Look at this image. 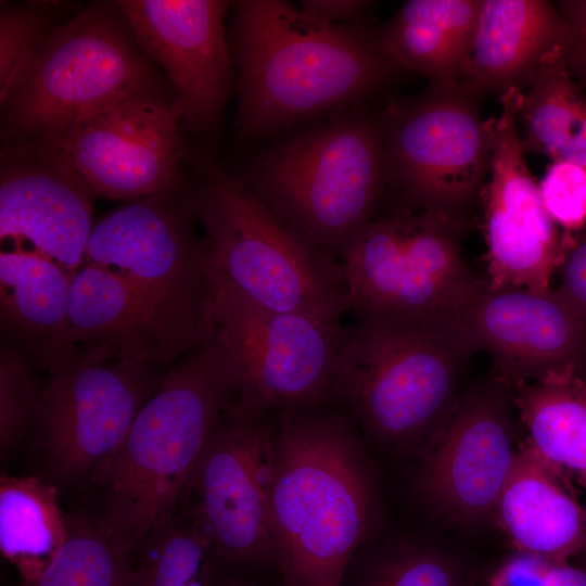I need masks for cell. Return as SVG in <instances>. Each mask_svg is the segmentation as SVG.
<instances>
[{"mask_svg":"<svg viewBox=\"0 0 586 586\" xmlns=\"http://www.w3.org/2000/svg\"><path fill=\"white\" fill-rule=\"evenodd\" d=\"M216 277L253 303L341 324L348 311L339 260L245 180L207 170L187 186Z\"/></svg>","mask_w":586,"mask_h":586,"instance_id":"5","label":"cell"},{"mask_svg":"<svg viewBox=\"0 0 586 586\" xmlns=\"http://www.w3.org/2000/svg\"><path fill=\"white\" fill-rule=\"evenodd\" d=\"M522 90L501 94L498 116L486 119L491 169L481 193L492 286L514 285L547 293L565 249L524 158L518 126Z\"/></svg>","mask_w":586,"mask_h":586,"instance_id":"16","label":"cell"},{"mask_svg":"<svg viewBox=\"0 0 586 586\" xmlns=\"http://www.w3.org/2000/svg\"><path fill=\"white\" fill-rule=\"evenodd\" d=\"M525 89L518 107L524 153L586 167V95L564 51L552 52Z\"/></svg>","mask_w":586,"mask_h":586,"instance_id":"26","label":"cell"},{"mask_svg":"<svg viewBox=\"0 0 586 586\" xmlns=\"http://www.w3.org/2000/svg\"><path fill=\"white\" fill-rule=\"evenodd\" d=\"M18 351L0 345V454L4 459L31 431L42 411L43 385Z\"/></svg>","mask_w":586,"mask_h":586,"instance_id":"31","label":"cell"},{"mask_svg":"<svg viewBox=\"0 0 586 586\" xmlns=\"http://www.w3.org/2000/svg\"><path fill=\"white\" fill-rule=\"evenodd\" d=\"M271 418L231 406L217 421L178 514L220 570L272 566L269 509Z\"/></svg>","mask_w":586,"mask_h":586,"instance_id":"12","label":"cell"},{"mask_svg":"<svg viewBox=\"0 0 586 586\" xmlns=\"http://www.w3.org/2000/svg\"><path fill=\"white\" fill-rule=\"evenodd\" d=\"M344 332L342 323L264 308L216 277L211 334L243 412L333 406Z\"/></svg>","mask_w":586,"mask_h":586,"instance_id":"10","label":"cell"},{"mask_svg":"<svg viewBox=\"0 0 586 586\" xmlns=\"http://www.w3.org/2000/svg\"><path fill=\"white\" fill-rule=\"evenodd\" d=\"M524 437L508 384L492 370L467 384L443 431L419 458L420 501L457 526L494 520Z\"/></svg>","mask_w":586,"mask_h":586,"instance_id":"14","label":"cell"},{"mask_svg":"<svg viewBox=\"0 0 586 586\" xmlns=\"http://www.w3.org/2000/svg\"><path fill=\"white\" fill-rule=\"evenodd\" d=\"M577 372L586 382V357L584 361L581 364V366L577 368Z\"/></svg>","mask_w":586,"mask_h":586,"instance_id":"40","label":"cell"},{"mask_svg":"<svg viewBox=\"0 0 586 586\" xmlns=\"http://www.w3.org/2000/svg\"><path fill=\"white\" fill-rule=\"evenodd\" d=\"M182 132L175 97L161 86L78 120L54 141L94 195L133 200L182 180Z\"/></svg>","mask_w":586,"mask_h":586,"instance_id":"15","label":"cell"},{"mask_svg":"<svg viewBox=\"0 0 586 586\" xmlns=\"http://www.w3.org/2000/svg\"><path fill=\"white\" fill-rule=\"evenodd\" d=\"M233 403L232 373L211 334L170 366L95 471L90 482L102 499L99 518L128 552L177 514L212 431Z\"/></svg>","mask_w":586,"mask_h":586,"instance_id":"3","label":"cell"},{"mask_svg":"<svg viewBox=\"0 0 586 586\" xmlns=\"http://www.w3.org/2000/svg\"><path fill=\"white\" fill-rule=\"evenodd\" d=\"M576 560H577V565L586 570V549Z\"/></svg>","mask_w":586,"mask_h":586,"instance_id":"41","label":"cell"},{"mask_svg":"<svg viewBox=\"0 0 586 586\" xmlns=\"http://www.w3.org/2000/svg\"><path fill=\"white\" fill-rule=\"evenodd\" d=\"M187 184L133 199L97 222L85 263L124 279L190 352L211 335L216 273Z\"/></svg>","mask_w":586,"mask_h":586,"instance_id":"9","label":"cell"},{"mask_svg":"<svg viewBox=\"0 0 586 586\" xmlns=\"http://www.w3.org/2000/svg\"><path fill=\"white\" fill-rule=\"evenodd\" d=\"M468 229L469 224L436 212L382 205L337 257L356 323H459L481 280L463 255Z\"/></svg>","mask_w":586,"mask_h":586,"instance_id":"6","label":"cell"},{"mask_svg":"<svg viewBox=\"0 0 586 586\" xmlns=\"http://www.w3.org/2000/svg\"><path fill=\"white\" fill-rule=\"evenodd\" d=\"M245 181L337 259L386 198L382 114H356L295 137L264 155Z\"/></svg>","mask_w":586,"mask_h":586,"instance_id":"8","label":"cell"},{"mask_svg":"<svg viewBox=\"0 0 586 586\" xmlns=\"http://www.w3.org/2000/svg\"><path fill=\"white\" fill-rule=\"evenodd\" d=\"M460 84H432L382 113L388 204L471 224L491 169L486 120Z\"/></svg>","mask_w":586,"mask_h":586,"instance_id":"11","label":"cell"},{"mask_svg":"<svg viewBox=\"0 0 586 586\" xmlns=\"http://www.w3.org/2000/svg\"><path fill=\"white\" fill-rule=\"evenodd\" d=\"M69 330L78 349L156 367L188 352L113 271L85 263L72 275Z\"/></svg>","mask_w":586,"mask_h":586,"instance_id":"21","label":"cell"},{"mask_svg":"<svg viewBox=\"0 0 586 586\" xmlns=\"http://www.w3.org/2000/svg\"><path fill=\"white\" fill-rule=\"evenodd\" d=\"M132 34L169 79L183 132L212 138L233 85L220 0H118Z\"/></svg>","mask_w":586,"mask_h":586,"instance_id":"17","label":"cell"},{"mask_svg":"<svg viewBox=\"0 0 586 586\" xmlns=\"http://www.w3.org/2000/svg\"><path fill=\"white\" fill-rule=\"evenodd\" d=\"M459 324L475 353H487L492 371L510 387L577 369L586 357V322L555 289L492 286L481 278Z\"/></svg>","mask_w":586,"mask_h":586,"instance_id":"19","label":"cell"},{"mask_svg":"<svg viewBox=\"0 0 586 586\" xmlns=\"http://www.w3.org/2000/svg\"><path fill=\"white\" fill-rule=\"evenodd\" d=\"M474 354L458 322L345 327L333 406L383 453L419 459L455 410Z\"/></svg>","mask_w":586,"mask_h":586,"instance_id":"4","label":"cell"},{"mask_svg":"<svg viewBox=\"0 0 586 586\" xmlns=\"http://www.w3.org/2000/svg\"><path fill=\"white\" fill-rule=\"evenodd\" d=\"M58 2L1 4L0 92L40 44L65 21Z\"/></svg>","mask_w":586,"mask_h":586,"instance_id":"32","label":"cell"},{"mask_svg":"<svg viewBox=\"0 0 586 586\" xmlns=\"http://www.w3.org/2000/svg\"><path fill=\"white\" fill-rule=\"evenodd\" d=\"M272 565L282 586H340L352 556L381 535V480L353 420L331 405L270 413Z\"/></svg>","mask_w":586,"mask_h":586,"instance_id":"1","label":"cell"},{"mask_svg":"<svg viewBox=\"0 0 586 586\" xmlns=\"http://www.w3.org/2000/svg\"><path fill=\"white\" fill-rule=\"evenodd\" d=\"M575 30L559 7L545 0H482L471 48L459 82L480 98L523 90Z\"/></svg>","mask_w":586,"mask_h":586,"instance_id":"20","label":"cell"},{"mask_svg":"<svg viewBox=\"0 0 586 586\" xmlns=\"http://www.w3.org/2000/svg\"><path fill=\"white\" fill-rule=\"evenodd\" d=\"M340 586H476L469 563L422 538L381 535L347 562Z\"/></svg>","mask_w":586,"mask_h":586,"instance_id":"28","label":"cell"},{"mask_svg":"<svg viewBox=\"0 0 586 586\" xmlns=\"http://www.w3.org/2000/svg\"><path fill=\"white\" fill-rule=\"evenodd\" d=\"M558 7L575 30L564 52L565 63L573 75L586 82V0H564Z\"/></svg>","mask_w":586,"mask_h":586,"instance_id":"36","label":"cell"},{"mask_svg":"<svg viewBox=\"0 0 586 586\" xmlns=\"http://www.w3.org/2000/svg\"><path fill=\"white\" fill-rule=\"evenodd\" d=\"M556 272L560 283L555 290L586 322V229L573 237Z\"/></svg>","mask_w":586,"mask_h":586,"instance_id":"34","label":"cell"},{"mask_svg":"<svg viewBox=\"0 0 586 586\" xmlns=\"http://www.w3.org/2000/svg\"><path fill=\"white\" fill-rule=\"evenodd\" d=\"M72 275L27 249L0 254L1 343L52 373L78 352L69 330Z\"/></svg>","mask_w":586,"mask_h":586,"instance_id":"23","label":"cell"},{"mask_svg":"<svg viewBox=\"0 0 586 586\" xmlns=\"http://www.w3.org/2000/svg\"><path fill=\"white\" fill-rule=\"evenodd\" d=\"M237 126L258 137L377 90L395 67L378 36L332 24L282 0L232 4Z\"/></svg>","mask_w":586,"mask_h":586,"instance_id":"2","label":"cell"},{"mask_svg":"<svg viewBox=\"0 0 586 586\" xmlns=\"http://www.w3.org/2000/svg\"><path fill=\"white\" fill-rule=\"evenodd\" d=\"M555 563L534 553L514 550L492 573L487 586H547Z\"/></svg>","mask_w":586,"mask_h":586,"instance_id":"35","label":"cell"},{"mask_svg":"<svg viewBox=\"0 0 586 586\" xmlns=\"http://www.w3.org/2000/svg\"><path fill=\"white\" fill-rule=\"evenodd\" d=\"M494 520L517 551L568 563L586 549V507L573 480L543 459L525 437Z\"/></svg>","mask_w":586,"mask_h":586,"instance_id":"22","label":"cell"},{"mask_svg":"<svg viewBox=\"0 0 586 586\" xmlns=\"http://www.w3.org/2000/svg\"><path fill=\"white\" fill-rule=\"evenodd\" d=\"M161 86L116 1L91 2L61 24L0 92L1 143L55 140L78 120Z\"/></svg>","mask_w":586,"mask_h":586,"instance_id":"7","label":"cell"},{"mask_svg":"<svg viewBox=\"0 0 586 586\" xmlns=\"http://www.w3.org/2000/svg\"><path fill=\"white\" fill-rule=\"evenodd\" d=\"M547 586H586V570L571 562L555 563Z\"/></svg>","mask_w":586,"mask_h":586,"instance_id":"38","label":"cell"},{"mask_svg":"<svg viewBox=\"0 0 586 586\" xmlns=\"http://www.w3.org/2000/svg\"><path fill=\"white\" fill-rule=\"evenodd\" d=\"M68 536L56 487L34 475L0 477V549L22 581L36 578Z\"/></svg>","mask_w":586,"mask_h":586,"instance_id":"27","label":"cell"},{"mask_svg":"<svg viewBox=\"0 0 586 586\" xmlns=\"http://www.w3.org/2000/svg\"><path fill=\"white\" fill-rule=\"evenodd\" d=\"M214 586H263L252 582L243 581L226 571L219 570Z\"/></svg>","mask_w":586,"mask_h":586,"instance_id":"39","label":"cell"},{"mask_svg":"<svg viewBox=\"0 0 586 586\" xmlns=\"http://www.w3.org/2000/svg\"><path fill=\"white\" fill-rule=\"evenodd\" d=\"M133 551L131 586H214L220 570L206 544L178 513Z\"/></svg>","mask_w":586,"mask_h":586,"instance_id":"30","label":"cell"},{"mask_svg":"<svg viewBox=\"0 0 586 586\" xmlns=\"http://www.w3.org/2000/svg\"><path fill=\"white\" fill-rule=\"evenodd\" d=\"M67 523V539L48 566L18 586H131V553L99 517L74 515Z\"/></svg>","mask_w":586,"mask_h":586,"instance_id":"29","label":"cell"},{"mask_svg":"<svg viewBox=\"0 0 586 586\" xmlns=\"http://www.w3.org/2000/svg\"><path fill=\"white\" fill-rule=\"evenodd\" d=\"M370 4L360 0H305L301 2V9L324 22L346 24L361 17Z\"/></svg>","mask_w":586,"mask_h":586,"instance_id":"37","label":"cell"},{"mask_svg":"<svg viewBox=\"0 0 586 586\" xmlns=\"http://www.w3.org/2000/svg\"><path fill=\"white\" fill-rule=\"evenodd\" d=\"M538 188L544 206L565 239L586 229V167L563 161L548 165Z\"/></svg>","mask_w":586,"mask_h":586,"instance_id":"33","label":"cell"},{"mask_svg":"<svg viewBox=\"0 0 586 586\" xmlns=\"http://www.w3.org/2000/svg\"><path fill=\"white\" fill-rule=\"evenodd\" d=\"M161 369L78 349L49 373L36 432L50 477L65 485L91 481L160 386Z\"/></svg>","mask_w":586,"mask_h":586,"instance_id":"13","label":"cell"},{"mask_svg":"<svg viewBox=\"0 0 586 586\" xmlns=\"http://www.w3.org/2000/svg\"><path fill=\"white\" fill-rule=\"evenodd\" d=\"M482 0H409L378 34L395 67L428 75L433 84H458Z\"/></svg>","mask_w":586,"mask_h":586,"instance_id":"24","label":"cell"},{"mask_svg":"<svg viewBox=\"0 0 586 586\" xmlns=\"http://www.w3.org/2000/svg\"><path fill=\"white\" fill-rule=\"evenodd\" d=\"M94 193L56 141L34 139L2 144L0 155V238L26 243L76 272L86 258L93 229Z\"/></svg>","mask_w":586,"mask_h":586,"instance_id":"18","label":"cell"},{"mask_svg":"<svg viewBox=\"0 0 586 586\" xmlns=\"http://www.w3.org/2000/svg\"><path fill=\"white\" fill-rule=\"evenodd\" d=\"M526 442L586 494V382L576 368L511 386Z\"/></svg>","mask_w":586,"mask_h":586,"instance_id":"25","label":"cell"}]
</instances>
